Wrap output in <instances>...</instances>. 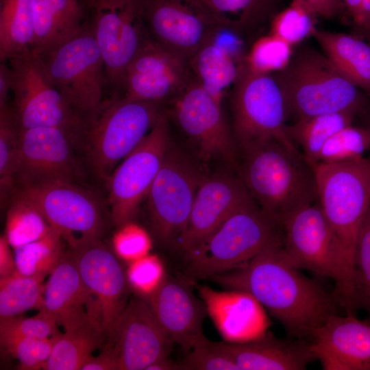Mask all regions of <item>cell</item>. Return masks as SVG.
<instances>
[{
    "instance_id": "obj_15",
    "label": "cell",
    "mask_w": 370,
    "mask_h": 370,
    "mask_svg": "<svg viewBox=\"0 0 370 370\" xmlns=\"http://www.w3.org/2000/svg\"><path fill=\"white\" fill-rule=\"evenodd\" d=\"M164 108L168 117L197 146L203 160L221 158L236 166L237 147L222 105L193 76Z\"/></svg>"
},
{
    "instance_id": "obj_46",
    "label": "cell",
    "mask_w": 370,
    "mask_h": 370,
    "mask_svg": "<svg viewBox=\"0 0 370 370\" xmlns=\"http://www.w3.org/2000/svg\"><path fill=\"white\" fill-rule=\"evenodd\" d=\"M186 352L180 362L182 370H238L230 358L209 340Z\"/></svg>"
},
{
    "instance_id": "obj_7",
    "label": "cell",
    "mask_w": 370,
    "mask_h": 370,
    "mask_svg": "<svg viewBox=\"0 0 370 370\" xmlns=\"http://www.w3.org/2000/svg\"><path fill=\"white\" fill-rule=\"evenodd\" d=\"M225 98L229 100L230 127L238 149L273 139L301 153L286 134L284 100L271 73L252 69L242 57Z\"/></svg>"
},
{
    "instance_id": "obj_29",
    "label": "cell",
    "mask_w": 370,
    "mask_h": 370,
    "mask_svg": "<svg viewBox=\"0 0 370 370\" xmlns=\"http://www.w3.org/2000/svg\"><path fill=\"white\" fill-rule=\"evenodd\" d=\"M323 54L353 84L370 95V45L344 33L314 29Z\"/></svg>"
},
{
    "instance_id": "obj_12",
    "label": "cell",
    "mask_w": 370,
    "mask_h": 370,
    "mask_svg": "<svg viewBox=\"0 0 370 370\" xmlns=\"http://www.w3.org/2000/svg\"><path fill=\"white\" fill-rule=\"evenodd\" d=\"M12 106L21 130L40 127H82L84 115L65 100L44 63L32 48L11 57Z\"/></svg>"
},
{
    "instance_id": "obj_35",
    "label": "cell",
    "mask_w": 370,
    "mask_h": 370,
    "mask_svg": "<svg viewBox=\"0 0 370 370\" xmlns=\"http://www.w3.org/2000/svg\"><path fill=\"white\" fill-rule=\"evenodd\" d=\"M62 240L52 228L44 237L13 249L16 272L23 275L45 278L65 254Z\"/></svg>"
},
{
    "instance_id": "obj_21",
    "label": "cell",
    "mask_w": 370,
    "mask_h": 370,
    "mask_svg": "<svg viewBox=\"0 0 370 370\" xmlns=\"http://www.w3.org/2000/svg\"><path fill=\"white\" fill-rule=\"evenodd\" d=\"M254 201L240 177L225 173L204 176L177 248L183 256L193 251L229 216Z\"/></svg>"
},
{
    "instance_id": "obj_16",
    "label": "cell",
    "mask_w": 370,
    "mask_h": 370,
    "mask_svg": "<svg viewBox=\"0 0 370 370\" xmlns=\"http://www.w3.org/2000/svg\"><path fill=\"white\" fill-rule=\"evenodd\" d=\"M173 343L146 300L134 294L107 334L103 350L117 370H145L169 357Z\"/></svg>"
},
{
    "instance_id": "obj_38",
    "label": "cell",
    "mask_w": 370,
    "mask_h": 370,
    "mask_svg": "<svg viewBox=\"0 0 370 370\" xmlns=\"http://www.w3.org/2000/svg\"><path fill=\"white\" fill-rule=\"evenodd\" d=\"M369 149L370 132L367 127L352 124L338 131L325 142L315 164L358 160L364 158Z\"/></svg>"
},
{
    "instance_id": "obj_2",
    "label": "cell",
    "mask_w": 370,
    "mask_h": 370,
    "mask_svg": "<svg viewBox=\"0 0 370 370\" xmlns=\"http://www.w3.org/2000/svg\"><path fill=\"white\" fill-rule=\"evenodd\" d=\"M239 149L240 178L257 204L281 223L318 201L314 169L301 153L273 139Z\"/></svg>"
},
{
    "instance_id": "obj_39",
    "label": "cell",
    "mask_w": 370,
    "mask_h": 370,
    "mask_svg": "<svg viewBox=\"0 0 370 370\" xmlns=\"http://www.w3.org/2000/svg\"><path fill=\"white\" fill-rule=\"evenodd\" d=\"M317 16L301 4L292 1L291 4L280 10L271 20L270 33L296 46L309 36L316 28Z\"/></svg>"
},
{
    "instance_id": "obj_51",
    "label": "cell",
    "mask_w": 370,
    "mask_h": 370,
    "mask_svg": "<svg viewBox=\"0 0 370 370\" xmlns=\"http://www.w3.org/2000/svg\"><path fill=\"white\" fill-rule=\"evenodd\" d=\"M354 23L363 35L370 29V0L362 1L358 16Z\"/></svg>"
},
{
    "instance_id": "obj_5",
    "label": "cell",
    "mask_w": 370,
    "mask_h": 370,
    "mask_svg": "<svg viewBox=\"0 0 370 370\" xmlns=\"http://www.w3.org/2000/svg\"><path fill=\"white\" fill-rule=\"evenodd\" d=\"M164 105L110 93L84 116L82 141L86 158L95 175L107 180L123 160L156 124Z\"/></svg>"
},
{
    "instance_id": "obj_33",
    "label": "cell",
    "mask_w": 370,
    "mask_h": 370,
    "mask_svg": "<svg viewBox=\"0 0 370 370\" xmlns=\"http://www.w3.org/2000/svg\"><path fill=\"white\" fill-rule=\"evenodd\" d=\"M32 0H0V62L31 48Z\"/></svg>"
},
{
    "instance_id": "obj_49",
    "label": "cell",
    "mask_w": 370,
    "mask_h": 370,
    "mask_svg": "<svg viewBox=\"0 0 370 370\" xmlns=\"http://www.w3.org/2000/svg\"><path fill=\"white\" fill-rule=\"evenodd\" d=\"M81 370H117V366L113 358L103 350L97 356H91Z\"/></svg>"
},
{
    "instance_id": "obj_52",
    "label": "cell",
    "mask_w": 370,
    "mask_h": 370,
    "mask_svg": "<svg viewBox=\"0 0 370 370\" xmlns=\"http://www.w3.org/2000/svg\"><path fill=\"white\" fill-rule=\"evenodd\" d=\"M145 370H182L180 362H175L169 356L149 365Z\"/></svg>"
},
{
    "instance_id": "obj_6",
    "label": "cell",
    "mask_w": 370,
    "mask_h": 370,
    "mask_svg": "<svg viewBox=\"0 0 370 370\" xmlns=\"http://www.w3.org/2000/svg\"><path fill=\"white\" fill-rule=\"evenodd\" d=\"M282 238V225L254 201L229 216L184 256V278L195 284L240 267Z\"/></svg>"
},
{
    "instance_id": "obj_34",
    "label": "cell",
    "mask_w": 370,
    "mask_h": 370,
    "mask_svg": "<svg viewBox=\"0 0 370 370\" xmlns=\"http://www.w3.org/2000/svg\"><path fill=\"white\" fill-rule=\"evenodd\" d=\"M45 278L14 273L0 278V320L18 316L28 310H40Z\"/></svg>"
},
{
    "instance_id": "obj_1",
    "label": "cell",
    "mask_w": 370,
    "mask_h": 370,
    "mask_svg": "<svg viewBox=\"0 0 370 370\" xmlns=\"http://www.w3.org/2000/svg\"><path fill=\"white\" fill-rule=\"evenodd\" d=\"M299 270L286 259L282 238L244 265L208 280L249 294L282 324L288 337L304 338L336 313L337 301L334 293Z\"/></svg>"
},
{
    "instance_id": "obj_20",
    "label": "cell",
    "mask_w": 370,
    "mask_h": 370,
    "mask_svg": "<svg viewBox=\"0 0 370 370\" xmlns=\"http://www.w3.org/2000/svg\"><path fill=\"white\" fill-rule=\"evenodd\" d=\"M192 77L187 61L150 37L129 64L120 95L165 106Z\"/></svg>"
},
{
    "instance_id": "obj_18",
    "label": "cell",
    "mask_w": 370,
    "mask_h": 370,
    "mask_svg": "<svg viewBox=\"0 0 370 370\" xmlns=\"http://www.w3.org/2000/svg\"><path fill=\"white\" fill-rule=\"evenodd\" d=\"M82 127H40L20 132V168L23 184L49 182H76L79 164L75 153L82 148Z\"/></svg>"
},
{
    "instance_id": "obj_40",
    "label": "cell",
    "mask_w": 370,
    "mask_h": 370,
    "mask_svg": "<svg viewBox=\"0 0 370 370\" xmlns=\"http://www.w3.org/2000/svg\"><path fill=\"white\" fill-rule=\"evenodd\" d=\"M293 52L292 45L269 34L258 38L243 59L252 69L272 73L282 70L288 64Z\"/></svg>"
},
{
    "instance_id": "obj_36",
    "label": "cell",
    "mask_w": 370,
    "mask_h": 370,
    "mask_svg": "<svg viewBox=\"0 0 370 370\" xmlns=\"http://www.w3.org/2000/svg\"><path fill=\"white\" fill-rule=\"evenodd\" d=\"M21 128L12 106L0 107V190L4 202L14 190L20 168Z\"/></svg>"
},
{
    "instance_id": "obj_41",
    "label": "cell",
    "mask_w": 370,
    "mask_h": 370,
    "mask_svg": "<svg viewBox=\"0 0 370 370\" xmlns=\"http://www.w3.org/2000/svg\"><path fill=\"white\" fill-rule=\"evenodd\" d=\"M125 272L130 288L145 299L161 286L168 275L160 258L149 254L128 263Z\"/></svg>"
},
{
    "instance_id": "obj_53",
    "label": "cell",
    "mask_w": 370,
    "mask_h": 370,
    "mask_svg": "<svg viewBox=\"0 0 370 370\" xmlns=\"http://www.w3.org/2000/svg\"><path fill=\"white\" fill-rule=\"evenodd\" d=\"M362 0H343L347 12L354 22L358 16Z\"/></svg>"
},
{
    "instance_id": "obj_17",
    "label": "cell",
    "mask_w": 370,
    "mask_h": 370,
    "mask_svg": "<svg viewBox=\"0 0 370 370\" xmlns=\"http://www.w3.org/2000/svg\"><path fill=\"white\" fill-rule=\"evenodd\" d=\"M70 254L88 293L90 320L107 336L129 301L126 272L100 239L71 249Z\"/></svg>"
},
{
    "instance_id": "obj_54",
    "label": "cell",
    "mask_w": 370,
    "mask_h": 370,
    "mask_svg": "<svg viewBox=\"0 0 370 370\" xmlns=\"http://www.w3.org/2000/svg\"><path fill=\"white\" fill-rule=\"evenodd\" d=\"M364 36H365L367 42L370 45V29Z\"/></svg>"
},
{
    "instance_id": "obj_37",
    "label": "cell",
    "mask_w": 370,
    "mask_h": 370,
    "mask_svg": "<svg viewBox=\"0 0 370 370\" xmlns=\"http://www.w3.org/2000/svg\"><path fill=\"white\" fill-rule=\"evenodd\" d=\"M52 227L28 201L14 197L7 212L5 236L14 249L46 236Z\"/></svg>"
},
{
    "instance_id": "obj_22",
    "label": "cell",
    "mask_w": 370,
    "mask_h": 370,
    "mask_svg": "<svg viewBox=\"0 0 370 370\" xmlns=\"http://www.w3.org/2000/svg\"><path fill=\"white\" fill-rule=\"evenodd\" d=\"M195 284L182 275H167L161 286L145 299L169 336L186 352L208 339L203 333L208 314L201 299L193 293Z\"/></svg>"
},
{
    "instance_id": "obj_43",
    "label": "cell",
    "mask_w": 370,
    "mask_h": 370,
    "mask_svg": "<svg viewBox=\"0 0 370 370\" xmlns=\"http://www.w3.org/2000/svg\"><path fill=\"white\" fill-rule=\"evenodd\" d=\"M354 269L358 308H363L370 322V212L369 211L358 234Z\"/></svg>"
},
{
    "instance_id": "obj_32",
    "label": "cell",
    "mask_w": 370,
    "mask_h": 370,
    "mask_svg": "<svg viewBox=\"0 0 370 370\" xmlns=\"http://www.w3.org/2000/svg\"><path fill=\"white\" fill-rule=\"evenodd\" d=\"M356 116L348 111L319 114L287 124L286 132L304 159L312 166L325 142L338 131L352 125Z\"/></svg>"
},
{
    "instance_id": "obj_26",
    "label": "cell",
    "mask_w": 370,
    "mask_h": 370,
    "mask_svg": "<svg viewBox=\"0 0 370 370\" xmlns=\"http://www.w3.org/2000/svg\"><path fill=\"white\" fill-rule=\"evenodd\" d=\"M40 312L65 331L90 321L88 293L70 253L64 255L49 274Z\"/></svg>"
},
{
    "instance_id": "obj_28",
    "label": "cell",
    "mask_w": 370,
    "mask_h": 370,
    "mask_svg": "<svg viewBox=\"0 0 370 370\" xmlns=\"http://www.w3.org/2000/svg\"><path fill=\"white\" fill-rule=\"evenodd\" d=\"M221 30L238 37L258 33L280 10L282 0H190Z\"/></svg>"
},
{
    "instance_id": "obj_50",
    "label": "cell",
    "mask_w": 370,
    "mask_h": 370,
    "mask_svg": "<svg viewBox=\"0 0 370 370\" xmlns=\"http://www.w3.org/2000/svg\"><path fill=\"white\" fill-rule=\"evenodd\" d=\"M12 72L7 62L0 63V107L5 106L8 95L12 90Z\"/></svg>"
},
{
    "instance_id": "obj_13",
    "label": "cell",
    "mask_w": 370,
    "mask_h": 370,
    "mask_svg": "<svg viewBox=\"0 0 370 370\" xmlns=\"http://www.w3.org/2000/svg\"><path fill=\"white\" fill-rule=\"evenodd\" d=\"M170 121L165 108L156 124L107 179L112 224L132 221L147 197L169 149Z\"/></svg>"
},
{
    "instance_id": "obj_24",
    "label": "cell",
    "mask_w": 370,
    "mask_h": 370,
    "mask_svg": "<svg viewBox=\"0 0 370 370\" xmlns=\"http://www.w3.org/2000/svg\"><path fill=\"white\" fill-rule=\"evenodd\" d=\"M238 370H303L316 360L310 342L265 332L245 342H213Z\"/></svg>"
},
{
    "instance_id": "obj_44",
    "label": "cell",
    "mask_w": 370,
    "mask_h": 370,
    "mask_svg": "<svg viewBox=\"0 0 370 370\" xmlns=\"http://www.w3.org/2000/svg\"><path fill=\"white\" fill-rule=\"evenodd\" d=\"M118 227L112 238V247L119 258L130 263L149 254L152 241L145 229L132 221Z\"/></svg>"
},
{
    "instance_id": "obj_56",
    "label": "cell",
    "mask_w": 370,
    "mask_h": 370,
    "mask_svg": "<svg viewBox=\"0 0 370 370\" xmlns=\"http://www.w3.org/2000/svg\"><path fill=\"white\" fill-rule=\"evenodd\" d=\"M369 212H370V209H369Z\"/></svg>"
},
{
    "instance_id": "obj_9",
    "label": "cell",
    "mask_w": 370,
    "mask_h": 370,
    "mask_svg": "<svg viewBox=\"0 0 370 370\" xmlns=\"http://www.w3.org/2000/svg\"><path fill=\"white\" fill-rule=\"evenodd\" d=\"M104 61L110 93L121 94L126 70L150 38L141 0H81Z\"/></svg>"
},
{
    "instance_id": "obj_55",
    "label": "cell",
    "mask_w": 370,
    "mask_h": 370,
    "mask_svg": "<svg viewBox=\"0 0 370 370\" xmlns=\"http://www.w3.org/2000/svg\"><path fill=\"white\" fill-rule=\"evenodd\" d=\"M367 127V129L369 130V131L370 132V122H369V125H368V126Z\"/></svg>"
},
{
    "instance_id": "obj_30",
    "label": "cell",
    "mask_w": 370,
    "mask_h": 370,
    "mask_svg": "<svg viewBox=\"0 0 370 370\" xmlns=\"http://www.w3.org/2000/svg\"><path fill=\"white\" fill-rule=\"evenodd\" d=\"M53 338L51 355L42 369L81 370L92 352L105 345L106 334L99 325L90 321L84 325Z\"/></svg>"
},
{
    "instance_id": "obj_4",
    "label": "cell",
    "mask_w": 370,
    "mask_h": 370,
    "mask_svg": "<svg viewBox=\"0 0 370 370\" xmlns=\"http://www.w3.org/2000/svg\"><path fill=\"white\" fill-rule=\"evenodd\" d=\"M282 248L288 261L299 269L332 279L337 304L346 312L358 309L354 263L324 214L319 201L286 217Z\"/></svg>"
},
{
    "instance_id": "obj_3",
    "label": "cell",
    "mask_w": 370,
    "mask_h": 370,
    "mask_svg": "<svg viewBox=\"0 0 370 370\" xmlns=\"http://www.w3.org/2000/svg\"><path fill=\"white\" fill-rule=\"evenodd\" d=\"M288 64L272 75L282 93L287 124L314 116L348 111L363 112L367 101L327 57L299 43Z\"/></svg>"
},
{
    "instance_id": "obj_48",
    "label": "cell",
    "mask_w": 370,
    "mask_h": 370,
    "mask_svg": "<svg viewBox=\"0 0 370 370\" xmlns=\"http://www.w3.org/2000/svg\"><path fill=\"white\" fill-rule=\"evenodd\" d=\"M5 235L0 238V278L16 273L14 252Z\"/></svg>"
},
{
    "instance_id": "obj_31",
    "label": "cell",
    "mask_w": 370,
    "mask_h": 370,
    "mask_svg": "<svg viewBox=\"0 0 370 370\" xmlns=\"http://www.w3.org/2000/svg\"><path fill=\"white\" fill-rule=\"evenodd\" d=\"M188 64L194 78L222 105L237 75L238 62L213 41L202 47Z\"/></svg>"
},
{
    "instance_id": "obj_14",
    "label": "cell",
    "mask_w": 370,
    "mask_h": 370,
    "mask_svg": "<svg viewBox=\"0 0 370 370\" xmlns=\"http://www.w3.org/2000/svg\"><path fill=\"white\" fill-rule=\"evenodd\" d=\"M203 177L188 159L169 149L147 197L153 232L162 243L177 247Z\"/></svg>"
},
{
    "instance_id": "obj_19",
    "label": "cell",
    "mask_w": 370,
    "mask_h": 370,
    "mask_svg": "<svg viewBox=\"0 0 370 370\" xmlns=\"http://www.w3.org/2000/svg\"><path fill=\"white\" fill-rule=\"evenodd\" d=\"M149 36L188 62L221 30L190 0H141Z\"/></svg>"
},
{
    "instance_id": "obj_42",
    "label": "cell",
    "mask_w": 370,
    "mask_h": 370,
    "mask_svg": "<svg viewBox=\"0 0 370 370\" xmlns=\"http://www.w3.org/2000/svg\"><path fill=\"white\" fill-rule=\"evenodd\" d=\"M60 333L56 322L41 312L32 317L15 316L0 320L1 345L17 338H48Z\"/></svg>"
},
{
    "instance_id": "obj_8",
    "label": "cell",
    "mask_w": 370,
    "mask_h": 370,
    "mask_svg": "<svg viewBox=\"0 0 370 370\" xmlns=\"http://www.w3.org/2000/svg\"><path fill=\"white\" fill-rule=\"evenodd\" d=\"M312 167L318 201L354 263L358 234L370 209V158Z\"/></svg>"
},
{
    "instance_id": "obj_23",
    "label": "cell",
    "mask_w": 370,
    "mask_h": 370,
    "mask_svg": "<svg viewBox=\"0 0 370 370\" xmlns=\"http://www.w3.org/2000/svg\"><path fill=\"white\" fill-rule=\"evenodd\" d=\"M312 351L324 370H370V322L356 314L334 313L310 336Z\"/></svg>"
},
{
    "instance_id": "obj_10",
    "label": "cell",
    "mask_w": 370,
    "mask_h": 370,
    "mask_svg": "<svg viewBox=\"0 0 370 370\" xmlns=\"http://www.w3.org/2000/svg\"><path fill=\"white\" fill-rule=\"evenodd\" d=\"M38 55L56 87L79 113L92 112L103 101L107 88L104 61L85 21L71 38Z\"/></svg>"
},
{
    "instance_id": "obj_47",
    "label": "cell",
    "mask_w": 370,
    "mask_h": 370,
    "mask_svg": "<svg viewBox=\"0 0 370 370\" xmlns=\"http://www.w3.org/2000/svg\"><path fill=\"white\" fill-rule=\"evenodd\" d=\"M295 1L317 16L334 18L347 12L343 0H292Z\"/></svg>"
},
{
    "instance_id": "obj_11",
    "label": "cell",
    "mask_w": 370,
    "mask_h": 370,
    "mask_svg": "<svg viewBox=\"0 0 370 370\" xmlns=\"http://www.w3.org/2000/svg\"><path fill=\"white\" fill-rule=\"evenodd\" d=\"M14 197L36 207L71 249L100 239L104 223L99 202L76 182L23 184Z\"/></svg>"
},
{
    "instance_id": "obj_27",
    "label": "cell",
    "mask_w": 370,
    "mask_h": 370,
    "mask_svg": "<svg viewBox=\"0 0 370 370\" xmlns=\"http://www.w3.org/2000/svg\"><path fill=\"white\" fill-rule=\"evenodd\" d=\"M34 38L31 48L45 53L67 41L81 29L84 11L78 0H32Z\"/></svg>"
},
{
    "instance_id": "obj_25",
    "label": "cell",
    "mask_w": 370,
    "mask_h": 370,
    "mask_svg": "<svg viewBox=\"0 0 370 370\" xmlns=\"http://www.w3.org/2000/svg\"><path fill=\"white\" fill-rule=\"evenodd\" d=\"M197 288L208 314L225 341H248L266 332L261 304L249 294L234 290L217 291L206 285Z\"/></svg>"
},
{
    "instance_id": "obj_45",
    "label": "cell",
    "mask_w": 370,
    "mask_h": 370,
    "mask_svg": "<svg viewBox=\"0 0 370 370\" xmlns=\"http://www.w3.org/2000/svg\"><path fill=\"white\" fill-rule=\"evenodd\" d=\"M53 338H21L1 345L20 363V369L38 370L43 369L53 347Z\"/></svg>"
}]
</instances>
